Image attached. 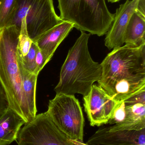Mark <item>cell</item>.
Returning <instances> with one entry per match:
<instances>
[{"label": "cell", "instance_id": "6da1fadb", "mask_svg": "<svg viewBox=\"0 0 145 145\" xmlns=\"http://www.w3.org/2000/svg\"><path fill=\"white\" fill-rule=\"evenodd\" d=\"M98 82L115 101L121 102L145 88V44L113 49L101 64Z\"/></svg>", "mask_w": 145, "mask_h": 145}, {"label": "cell", "instance_id": "7a4b0ae2", "mask_svg": "<svg viewBox=\"0 0 145 145\" xmlns=\"http://www.w3.org/2000/svg\"><path fill=\"white\" fill-rule=\"evenodd\" d=\"M91 34L81 31L79 37L70 49L60 70L59 81L54 88L56 94L87 95L102 75L100 64L94 61L88 48Z\"/></svg>", "mask_w": 145, "mask_h": 145}, {"label": "cell", "instance_id": "3957f363", "mask_svg": "<svg viewBox=\"0 0 145 145\" xmlns=\"http://www.w3.org/2000/svg\"><path fill=\"white\" fill-rule=\"evenodd\" d=\"M20 31L10 25L0 30V81L6 91L9 107L26 123L32 117L24 96L17 46Z\"/></svg>", "mask_w": 145, "mask_h": 145}, {"label": "cell", "instance_id": "277c9868", "mask_svg": "<svg viewBox=\"0 0 145 145\" xmlns=\"http://www.w3.org/2000/svg\"><path fill=\"white\" fill-rule=\"evenodd\" d=\"M60 18L81 31L100 37L106 34L115 14L109 11L105 0H58Z\"/></svg>", "mask_w": 145, "mask_h": 145}, {"label": "cell", "instance_id": "5b68a950", "mask_svg": "<svg viewBox=\"0 0 145 145\" xmlns=\"http://www.w3.org/2000/svg\"><path fill=\"white\" fill-rule=\"evenodd\" d=\"M23 20L33 42L64 21L56 14L53 0H16L14 15L9 26L15 25L20 31Z\"/></svg>", "mask_w": 145, "mask_h": 145}, {"label": "cell", "instance_id": "8992f818", "mask_svg": "<svg viewBox=\"0 0 145 145\" xmlns=\"http://www.w3.org/2000/svg\"><path fill=\"white\" fill-rule=\"evenodd\" d=\"M47 112L55 126L70 139L83 141L84 116L75 95L56 94L49 101Z\"/></svg>", "mask_w": 145, "mask_h": 145}, {"label": "cell", "instance_id": "52a82bcc", "mask_svg": "<svg viewBox=\"0 0 145 145\" xmlns=\"http://www.w3.org/2000/svg\"><path fill=\"white\" fill-rule=\"evenodd\" d=\"M16 140L18 145H76L55 126L47 112L25 123Z\"/></svg>", "mask_w": 145, "mask_h": 145}, {"label": "cell", "instance_id": "ba28073f", "mask_svg": "<svg viewBox=\"0 0 145 145\" xmlns=\"http://www.w3.org/2000/svg\"><path fill=\"white\" fill-rule=\"evenodd\" d=\"M83 100L85 112L93 127L108 123L118 103L96 84L93 85L87 95L83 96Z\"/></svg>", "mask_w": 145, "mask_h": 145}, {"label": "cell", "instance_id": "9c48e42d", "mask_svg": "<svg viewBox=\"0 0 145 145\" xmlns=\"http://www.w3.org/2000/svg\"><path fill=\"white\" fill-rule=\"evenodd\" d=\"M126 116L122 121L109 127L110 132L145 129V88L123 101Z\"/></svg>", "mask_w": 145, "mask_h": 145}, {"label": "cell", "instance_id": "30bf717a", "mask_svg": "<svg viewBox=\"0 0 145 145\" xmlns=\"http://www.w3.org/2000/svg\"><path fill=\"white\" fill-rule=\"evenodd\" d=\"M139 0H127L117 8L114 21L106 33L105 45L110 50L123 46L126 28L131 16L137 10Z\"/></svg>", "mask_w": 145, "mask_h": 145}, {"label": "cell", "instance_id": "8fae6325", "mask_svg": "<svg viewBox=\"0 0 145 145\" xmlns=\"http://www.w3.org/2000/svg\"><path fill=\"white\" fill-rule=\"evenodd\" d=\"M145 129L140 131L110 132L108 127L99 129L86 143L88 145H145Z\"/></svg>", "mask_w": 145, "mask_h": 145}, {"label": "cell", "instance_id": "7c38bea8", "mask_svg": "<svg viewBox=\"0 0 145 145\" xmlns=\"http://www.w3.org/2000/svg\"><path fill=\"white\" fill-rule=\"evenodd\" d=\"M74 28V24L65 21L53 27L35 42L48 62L63 41Z\"/></svg>", "mask_w": 145, "mask_h": 145}, {"label": "cell", "instance_id": "4fadbf2b", "mask_svg": "<svg viewBox=\"0 0 145 145\" xmlns=\"http://www.w3.org/2000/svg\"><path fill=\"white\" fill-rule=\"evenodd\" d=\"M24 119L9 108L0 118V145H9L16 140Z\"/></svg>", "mask_w": 145, "mask_h": 145}, {"label": "cell", "instance_id": "5bb4252c", "mask_svg": "<svg viewBox=\"0 0 145 145\" xmlns=\"http://www.w3.org/2000/svg\"><path fill=\"white\" fill-rule=\"evenodd\" d=\"M124 43L135 47L145 44V16L137 10L132 14L127 25Z\"/></svg>", "mask_w": 145, "mask_h": 145}, {"label": "cell", "instance_id": "9a60e30c", "mask_svg": "<svg viewBox=\"0 0 145 145\" xmlns=\"http://www.w3.org/2000/svg\"><path fill=\"white\" fill-rule=\"evenodd\" d=\"M19 63L22 77L24 96L31 114L32 117L35 118L37 112L36 106L35 93L38 76L25 69L19 59Z\"/></svg>", "mask_w": 145, "mask_h": 145}, {"label": "cell", "instance_id": "2e32d148", "mask_svg": "<svg viewBox=\"0 0 145 145\" xmlns=\"http://www.w3.org/2000/svg\"><path fill=\"white\" fill-rule=\"evenodd\" d=\"M16 4V0H0V30L10 25Z\"/></svg>", "mask_w": 145, "mask_h": 145}, {"label": "cell", "instance_id": "e0dca14e", "mask_svg": "<svg viewBox=\"0 0 145 145\" xmlns=\"http://www.w3.org/2000/svg\"><path fill=\"white\" fill-rule=\"evenodd\" d=\"M32 42L27 33L25 21L23 20L21 21L20 33L17 46L19 57H23L28 54Z\"/></svg>", "mask_w": 145, "mask_h": 145}, {"label": "cell", "instance_id": "ac0fdd59", "mask_svg": "<svg viewBox=\"0 0 145 145\" xmlns=\"http://www.w3.org/2000/svg\"><path fill=\"white\" fill-rule=\"evenodd\" d=\"M38 48L35 42H32L30 51L27 54L23 57H19V59L21 62L25 69L29 72L34 73L35 69V60Z\"/></svg>", "mask_w": 145, "mask_h": 145}, {"label": "cell", "instance_id": "d6986e66", "mask_svg": "<svg viewBox=\"0 0 145 145\" xmlns=\"http://www.w3.org/2000/svg\"><path fill=\"white\" fill-rule=\"evenodd\" d=\"M126 114V106L123 101L117 105L108 123L115 124L122 121L125 118Z\"/></svg>", "mask_w": 145, "mask_h": 145}, {"label": "cell", "instance_id": "ffe728a7", "mask_svg": "<svg viewBox=\"0 0 145 145\" xmlns=\"http://www.w3.org/2000/svg\"><path fill=\"white\" fill-rule=\"evenodd\" d=\"M9 108L7 96L0 81V118Z\"/></svg>", "mask_w": 145, "mask_h": 145}, {"label": "cell", "instance_id": "44dd1931", "mask_svg": "<svg viewBox=\"0 0 145 145\" xmlns=\"http://www.w3.org/2000/svg\"><path fill=\"white\" fill-rule=\"evenodd\" d=\"M48 62L45 56L43 55V54L39 48L37 52L35 60V69L34 73L38 76L39 72Z\"/></svg>", "mask_w": 145, "mask_h": 145}, {"label": "cell", "instance_id": "7402d4cb", "mask_svg": "<svg viewBox=\"0 0 145 145\" xmlns=\"http://www.w3.org/2000/svg\"><path fill=\"white\" fill-rule=\"evenodd\" d=\"M71 141H72L73 143L76 145H88L87 144L84 143L83 141H77V140H71Z\"/></svg>", "mask_w": 145, "mask_h": 145}, {"label": "cell", "instance_id": "603a6c76", "mask_svg": "<svg viewBox=\"0 0 145 145\" xmlns=\"http://www.w3.org/2000/svg\"><path fill=\"white\" fill-rule=\"evenodd\" d=\"M109 2L111 3H114L117 2L121 0H107Z\"/></svg>", "mask_w": 145, "mask_h": 145}]
</instances>
